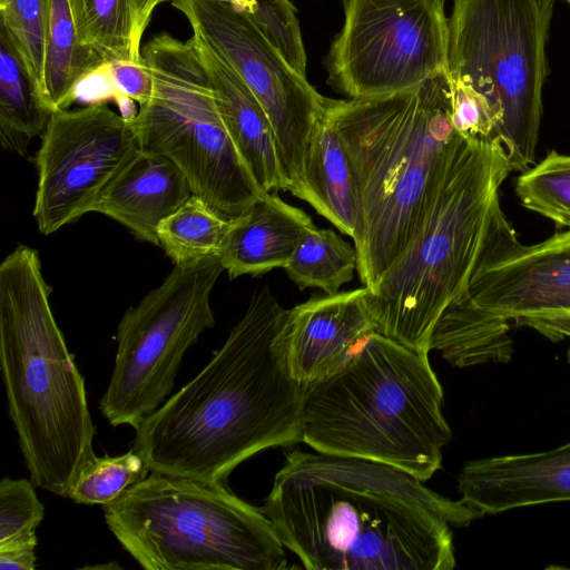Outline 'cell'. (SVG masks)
<instances>
[{
	"label": "cell",
	"mask_w": 570,
	"mask_h": 570,
	"mask_svg": "<svg viewBox=\"0 0 570 570\" xmlns=\"http://www.w3.org/2000/svg\"><path fill=\"white\" fill-rule=\"evenodd\" d=\"M138 151L129 120L102 102L55 111L36 154L39 232L48 236L91 213Z\"/></svg>",
	"instance_id": "obj_13"
},
{
	"label": "cell",
	"mask_w": 570,
	"mask_h": 570,
	"mask_svg": "<svg viewBox=\"0 0 570 570\" xmlns=\"http://www.w3.org/2000/svg\"><path fill=\"white\" fill-rule=\"evenodd\" d=\"M357 268V253L332 229L313 227L298 243L284 269L301 289L338 293Z\"/></svg>",
	"instance_id": "obj_26"
},
{
	"label": "cell",
	"mask_w": 570,
	"mask_h": 570,
	"mask_svg": "<svg viewBox=\"0 0 570 570\" xmlns=\"http://www.w3.org/2000/svg\"><path fill=\"white\" fill-rule=\"evenodd\" d=\"M375 331L371 292L363 286L295 305L279 338L291 375L304 386L343 368Z\"/></svg>",
	"instance_id": "obj_15"
},
{
	"label": "cell",
	"mask_w": 570,
	"mask_h": 570,
	"mask_svg": "<svg viewBox=\"0 0 570 570\" xmlns=\"http://www.w3.org/2000/svg\"><path fill=\"white\" fill-rule=\"evenodd\" d=\"M556 0H454L449 18L450 76L483 95L502 116L511 170L534 160Z\"/></svg>",
	"instance_id": "obj_9"
},
{
	"label": "cell",
	"mask_w": 570,
	"mask_h": 570,
	"mask_svg": "<svg viewBox=\"0 0 570 570\" xmlns=\"http://www.w3.org/2000/svg\"><path fill=\"white\" fill-rule=\"evenodd\" d=\"M194 33L223 58L257 98L273 126L289 188L326 112L323 97L266 39L250 14L220 0H170Z\"/></svg>",
	"instance_id": "obj_12"
},
{
	"label": "cell",
	"mask_w": 570,
	"mask_h": 570,
	"mask_svg": "<svg viewBox=\"0 0 570 570\" xmlns=\"http://www.w3.org/2000/svg\"><path fill=\"white\" fill-rule=\"evenodd\" d=\"M191 195L188 180L169 159L139 149L92 212L120 223L137 238L158 245V226Z\"/></svg>",
	"instance_id": "obj_18"
},
{
	"label": "cell",
	"mask_w": 570,
	"mask_h": 570,
	"mask_svg": "<svg viewBox=\"0 0 570 570\" xmlns=\"http://www.w3.org/2000/svg\"><path fill=\"white\" fill-rule=\"evenodd\" d=\"M106 66L78 37L67 0H52L45 47V94L49 109H68L82 82Z\"/></svg>",
	"instance_id": "obj_24"
},
{
	"label": "cell",
	"mask_w": 570,
	"mask_h": 570,
	"mask_svg": "<svg viewBox=\"0 0 570 570\" xmlns=\"http://www.w3.org/2000/svg\"><path fill=\"white\" fill-rule=\"evenodd\" d=\"M79 41L106 65L141 61V38L149 23L139 0H67Z\"/></svg>",
	"instance_id": "obj_22"
},
{
	"label": "cell",
	"mask_w": 570,
	"mask_h": 570,
	"mask_svg": "<svg viewBox=\"0 0 570 570\" xmlns=\"http://www.w3.org/2000/svg\"><path fill=\"white\" fill-rule=\"evenodd\" d=\"M166 1H169V0H139L142 11H144V14L149 21L151 19V14H153L154 10L156 9V7ZM220 1L228 2V3L233 4L235 8L237 7V9H239V10H246V11L248 10V12L253 9V7L255 4V0H220Z\"/></svg>",
	"instance_id": "obj_36"
},
{
	"label": "cell",
	"mask_w": 570,
	"mask_h": 570,
	"mask_svg": "<svg viewBox=\"0 0 570 570\" xmlns=\"http://www.w3.org/2000/svg\"><path fill=\"white\" fill-rule=\"evenodd\" d=\"M466 294L478 306L529 327L569 313L570 229L525 246L503 214Z\"/></svg>",
	"instance_id": "obj_14"
},
{
	"label": "cell",
	"mask_w": 570,
	"mask_h": 570,
	"mask_svg": "<svg viewBox=\"0 0 570 570\" xmlns=\"http://www.w3.org/2000/svg\"><path fill=\"white\" fill-rule=\"evenodd\" d=\"M531 328L538 331L550 340H560L570 336V312L556 318L535 323Z\"/></svg>",
	"instance_id": "obj_35"
},
{
	"label": "cell",
	"mask_w": 570,
	"mask_h": 570,
	"mask_svg": "<svg viewBox=\"0 0 570 570\" xmlns=\"http://www.w3.org/2000/svg\"><path fill=\"white\" fill-rule=\"evenodd\" d=\"M232 222L191 195L158 226V246L176 266L219 257Z\"/></svg>",
	"instance_id": "obj_25"
},
{
	"label": "cell",
	"mask_w": 570,
	"mask_h": 570,
	"mask_svg": "<svg viewBox=\"0 0 570 570\" xmlns=\"http://www.w3.org/2000/svg\"><path fill=\"white\" fill-rule=\"evenodd\" d=\"M219 257L176 266L117 327V352L99 410L114 425L134 429L171 393L187 350L215 325L209 297L224 272Z\"/></svg>",
	"instance_id": "obj_10"
},
{
	"label": "cell",
	"mask_w": 570,
	"mask_h": 570,
	"mask_svg": "<svg viewBox=\"0 0 570 570\" xmlns=\"http://www.w3.org/2000/svg\"><path fill=\"white\" fill-rule=\"evenodd\" d=\"M570 6V0H564Z\"/></svg>",
	"instance_id": "obj_39"
},
{
	"label": "cell",
	"mask_w": 570,
	"mask_h": 570,
	"mask_svg": "<svg viewBox=\"0 0 570 570\" xmlns=\"http://www.w3.org/2000/svg\"><path fill=\"white\" fill-rule=\"evenodd\" d=\"M451 110L449 70L406 91L326 100V118L347 151L357 186L356 272L368 291L421 225L456 134Z\"/></svg>",
	"instance_id": "obj_3"
},
{
	"label": "cell",
	"mask_w": 570,
	"mask_h": 570,
	"mask_svg": "<svg viewBox=\"0 0 570 570\" xmlns=\"http://www.w3.org/2000/svg\"><path fill=\"white\" fill-rule=\"evenodd\" d=\"M248 13L286 62L306 77V52L296 9L291 0H255Z\"/></svg>",
	"instance_id": "obj_30"
},
{
	"label": "cell",
	"mask_w": 570,
	"mask_h": 570,
	"mask_svg": "<svg viewBox=\"0 0 570 570\" xmlns=\"http://www.w3.org/2000/svg\"><path fill=\"white\" fill-rule=\"evenodd\" d=\"M121 547L146 570H281L272 521L226 483L151 472L104 505Z\"/></svg>",
	"instance_id": "obj_7"
},
{
	"label": "cell",
	"mask_w": 570,
	"mask_h": 570,
	"mask_svg": "<svg viewBox=\"0 0 570 570\" xmlns=\"http://www.w3.org/2000/svg\"><path fill=\"white\" fill-rule=\"evenodd\" d=\"M262 512L308 570H451L450 525L481 514L377 461L293 450Z\"/></svg>",
	"instance_id": "obj_1"
},
{
	"label": "cell",
	"mask_w": 570,
	"mask_h": 570,
	"mask_svg": "<svg viewBox=\"0 0 570 570\" xmlns=\"http://www.w3.org/2000/svg\"><path fill=\"white\" fill-rule=\"evenodd\" d=\"M287 313L257 289L205 367L135 428L150 472L226 483L258 452L302 442L303 385L279 338Z\"/></svg>",
	"instance_id": "obj_2"
},
{
	"label": "cell",
	"mask_w": 570,
	"mask_h": 570,
	"mask_svg": "<svg viewBox=\"0 0 570 570\" xmlns=\"http://www.w3.org/2000/svg\"><path fill=\"white\" fill-rule=\"evenodd\" d=\"M301 208L266 193L246 213L233 219L219 259L230 279L261 276L287 264L302 238L313 228Z\"/></svg>",
	"instance_id": "obj_19"
},
{
	"label": "cell",
	"mask_w": 570,
	"mask_h": 570,
	"mask_svg": "<svg viewBox=\"0 0 570 570\" xmlns=\"http://www.w3.org/2000/svg\"><path fill=\"white\" fill-rule=\"evenodd\" d=\"M38 252L16 247L0 265V367L31 482L68 498L96 456L85 380L51 305Z\"/></svg>",
	"instance_id": "obj_4"
},
{
	"label": "cell",
	"mask_w": 570,
	"mask_h": 570,
	"mask_svg": "<svg viewBox=\"0 0 570 570\" xmlns=\"http://www.w3.org/2000/svg\"><path fill=\"white\" fill-rule=\"evenodd\" d=\"M33 483L26 479L3 478L0 482V543L36 533L43 520L45 507Z\"/></svg>",
	"instance_id": "obj_31"
},
{
	"label": "cell",
	"mask_w": 570,
	"mask_h": 570,
	"mask_svg": "<svg viewBox=\"0 0 570 570\" xmlns=\"http://www.w3.org/2000/svg\"><path fill=\"white\" fill-rule=\"evenodd\" d=\"M523 207L570 229V156L551 150L517 180Z\"/></svg>",
	"instance_id": "obj_27"
},
{
	"label": "cell",
	"mask_w": 570,
	"mask_h": 570,
	"mask_svg": "<svg viewBox=\"0 0 570 570\" xmlns=\"http://www.w3.org/2000/svg\"><path fill=\"white\" fill-rule=\"evenodd\" d=\"M289 193L352 237L354 245L358 243L361 213L354 171L326 112L312 136L301 176Z\"/></svg>",
	"instance_id": "obj_20"
},
{
	"label": "cell",
	"mask_w": 570,
	"mask_h": 570,
	"mask_svg": "<svg viewBox=\"0 0 570 570\" xmlns=\"http://www.w3.org/2000/svg\"><path fill=\"white\" fill-rule=\"evenodd\" d=\"M509 330L508 320L478 306L465 292L438 321L431 350L456 367L505 363L513 353Z\"/></svg>",
	"instance_id": "obj_21"
},
{
	"label": "cell",
	"mask_w": 570,
	"mask_h": 570,
	"mask_svg": "<svg viewBox=\"0 0 570 570\" xmlns=\"http://www.w3.org/2000/svg\"><path fill=\"white\" fill-rule=\"evenodd\" d=\"M51 2L52 0H0V24L8 31L46 104L45 47Z\"/></svg>",
	"instance_id": "obj_29"
},
{
	"label": "cell",
	"mask_w": 570,
	"mask_h": 570,
	"mask_svg": "<svg viewBox=\"0 0 570 570\" xmlns=\"http://www.w3.org/2000/svg\"><path fill=\"white\" fill-rule=\"evenodd\" d=\"M452 81L451 120L456 132L501 146L502 116L493 105L468 83Z\"/></svg>",
	"instance_id": "obj_32"
},
{
	"label": "cell",
	"mask_w": 570,
	"mask_h": 570,
	"mask_svg": "<svg viewBox=\"0 0 570 570\" xmlns=\"http://www.w3.org/2000/svg\"><path fill=\"white\" fill-rule=\"evenodd\" d=\"M458 481L461 500L481 517L570 501V442L546 452L468 462Z\"/></svg>",
	"instance_id": "obj_16"
},
{
	"label": "cell",
	"mask_w": 570,
	"mask_h": 570,
	"mask_svg": "<svg viewBox=\"0 0 570 570\" xmlns=\"http://www.w3.org/2000/svg\"><path fill=\"white\" fill-rule=\"evenodd\" d=\"M324 59L326 82L348 98L411 90L448 71L449 18L436 0H343Z\"/></svg>",
	"instance_id": "obj_11"
},
{
	"label": "cell",
	"mask_w": 570,
	"mask_h": 570,
	"mask_svg": "<svg viewBox=\"0 0 570 570\" xmlns=\"http://www.w3.org/2000/svg\"><path fill=\"white\" fill-rule=\"evenodd\" d=\"M442 407L429 353L375 331L343 368L303 386L302 442L386 463L424 482L441 468L452 436Z\"/></svg>",
	"instance_id": "obj_6"
},
{
	"label": "cell",
	"mask_w": 570,
	"mask_h": 570,
	"mask_svg": "<svg viewBox=\"0 0 570 570\" xmlns=\"http://www.w3.org/2000/svg\"><path fill=\"white\" fill-rule=\"evenodd\" d=\"M150 472L145 456L134 446L120 455L95 456L81 471L68 498L79 504L107 505Z\"/></svg>",
	"instance_id": "obj_28"
},
{
	"label": "cell",
	"mask_w": 570,
	"mask_h": 570,
	"mask_svg": "<svg viewBox=\"0 0 570 570\" xmlns=\"http://www.w3.org/2000/svg\"><path fill=\"white\" fill-rule=\"evenodd\" d=\"M436 1H439V2L444 4L446 0H436Z\"/></svg>",
	"instance_id": "obj_38"
},
{
	"label": "cell",
	"mask_w": 570,
	"mask_h": 570,
	"mask_svg": "<svg viewBox=\"0 0 570 570\" xmlns=\"http://www.w3.org/2000/svg\"><path fill=\"white\" fill-rule=\"evenodd\" d=\"M51 115L8 31L0 24V140L2 147L26 156L29 141L43 134Z\"/></svg>",
	"instance_id": "obj_23"
},
{
	"label": "cell",
	"mask_w": 570,
	"mask_h": 570,
	"mask_svg": "<svg viewBox=\"0 0 570 570\" xmlns=\"http://www.w3.org/2000/svg\"><path fill=\"white\" fill-rule=\"evenodd\" d=\"M511 168L497 142L456 132L414 237L371 292L376 332L422 353L434 327L468 289L503 213Z\"/></svg>",
	"instance_id": "obj_5"
},
{
	"label": "cell",
	"mask_w": 570,
	"mask_h": 570,
	"mask_svg": "<svg viewBox=\"0 0 570 570\" xmlns=\"http://www.w3.org/2000/svg\"><path fill=\"white\" fill-rule=\"evenodd\" d=\"M151 78L149 99L129 120L139 149L169 159L193 195L235 219L266 193L255 181L219 115L193 38L163 32L141 48Z\"/></svg>",
	"instance_id": "obj_8"
},
{
	"label": "cell",
	"mask_w": 570,
	"mask_h": 570,
	"mask_svg": "<svg viewBox=\"0 0 570 570\" xmlns=\"http://www.w3.org/2000/svg\"><path fill=\"white\" fill-rule=\"evenodd\" d=\"M37 542V534L33 533L0 543V569L33 570Z\"/></svg>",
	"instance_id": "obj_34"
},
{
	"label": "cell",
	"mask_w": 570,
	"mask_h": 570,
	"mask_svg": "<svg viewBox=\"0 0 570 570\" xmlns=\"http://www.w3.org/2000/svg\"><path fill=\"white\" fill-rule=\"evenodd\" d=\"M568 361H569V363H570V348H569V351H568Z\"/></svg>",
	"instance_id": "obj_37"
},
{
	"label": "cell",
	"mask_w": 570,
	"mask_h": 570,
	"mask_svg": "<svg viewBox=\"0 0 570 570\" xmlns=\"http://www.w3.org/2000/svg\"><path fill=\"white\" fill-rule=\"evenodd\" d=\"M97 75L108 83L109 98L122 95L140 106L150 97L151 78L142 60L115 61L104 66Z\"/></svg>",
	"instance_id": "obj_33"
},
{
	"label": "cell",
	"mask_w": 570,
	"mask_h": 570,
	"mask_svg": "<svg viewBox=\"0 0 570 570\" xmlns=\"http://www.w3.org/2000/svg\"><path fill=\"white\" fill-rule=\"evenodd\" d=\"M198 57L214 90L224 126L257 185L288 191L276 136L264 108L234 69L193 32Z\"/></svg>",
	"instance_id": "obj_17"
}]
</instances>
